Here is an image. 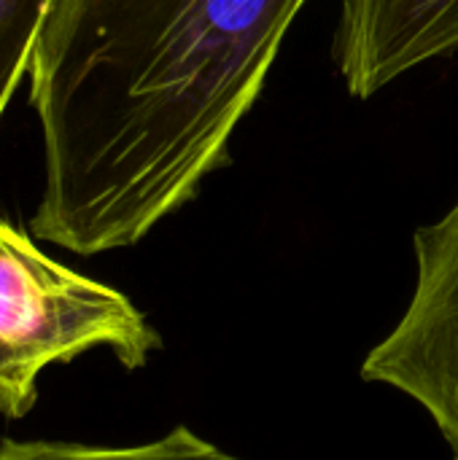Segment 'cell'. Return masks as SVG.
<instances>
[{
	"label": "cell",
	"mask_w": 458,
	"mask_h": 460,
	"mask_svg": "<svg viewBox=\"0 0 458 460\" xmlns=\"http://www.w3.org/2000/svg\"><path fill=\"white\" fill-rule=\"evenodd\" d=\"M308 0H54L30 59L43 194L30 234L140 243L227 164Z\"/></svg>",
	"instance_id": "obj_1"
},
{
	"label": "cell",
	"mask_w": 458,
	"mask_h": 460,
	"mask_svg": "<svg viewBox=\"0 0 458 460\" xmlns=\"http://www.w3.org/2000/svg\"><path fill=\"white\" fill-rule=\"evenodd\" d=\"M94 348L135 372L162 337L130 296L59 264L0 216V415L22 420L43 369Z\"/></svg>",
	"instance_id": "obj_2"
},
{
	"label": "cell",
	"mask_w": 458,
	"mask_h": 460,
	"mask_svg": "<svg viewBox=\"0 0 458 460\" xmlns=\"http://www.w3.org/2000/svg\"><path fill=\"white\" fill-rule=\"evenodd\" d=\"M418 283L397 329L370 350L367 383L413 396L458 460V199L437 224L413 234Z\"/></svg>",
	"instance_id": "obj_3"
},
{
	"label": "cell",
	"mask_w": 458,
	"mask_h": 460,
	"mask_svg": "<svg viewBox=\"0 0 458 460\" xmlns=\"http://www.w3.org/2000/svg\"><path fill=\"white\" fill-rule=\"evenodd\" d=\"M458 49V0H346L335 62L354 97Z\"/></svg>",
	"instance_id": "obj_4"
},
{
	"label": "cell",
	"mask_w": 458,
	"mask_h": 460,
	"mask_svg": "<svg viewBox=\"0 0 458 460\" xmlns=\"http://www.w3.org/2000/svg\"><path fill=\"white\" fill-rule=\"evenodd\" d=\"M0 460H240L186 426L132 447H97L65 439H3Z\"/></svg>",
	"instance_id": "obj_5"
},
{
	"label": "cell",
	"mask_w": 458,
	"mask_h": 460,
	"mask_svg": "<svg viewBox=\"0 0 458 460\" xmlns=\"http://www.w3.org/2000/svg\"><path fill=\"white\" fill-rule=\"evenodd\" d=\"M51 3L54 0H0V116L30 73L32 49Z\"/></svg>",
	"instance_id": "obj_6"
}]
</instances>
